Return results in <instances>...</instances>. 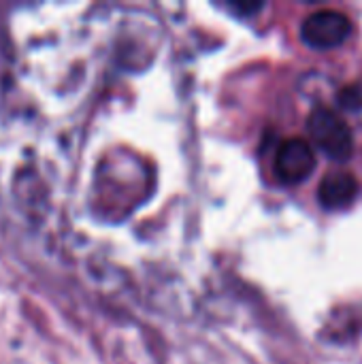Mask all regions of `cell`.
Returning a JSON list of instances; mask_svg holds the SVG:
<instances>
[{"label":"cell","mask_w":362,"mask_h":364,"mask_svg":"<svg viewBox=\"0 0 362 364\" xmlns=\"http://www.w3.org/2000/svg\"><path fill=\"white\" fill-rule=\"evenodd\" d=\"M307 130L314 143L335 162H346L354 154V134L348 122L329 107H316L309 113Z\"/></svg>","instance_id":"cell-1"},{"label":"cell","mask_w":362,"mask_h":364,"mask_svg":"<svg viewBox=\"0 0 362 364\" xmlns=\"http://www.w3.org/2000/svg\"><path fill=\"white\" fill-rule=\"evenodd\" d=\"M352 34V21L346 13L322 9L305 17L301 23V38L312 49H335Z\"/></svg>","instance_id":"cell-2"},{"label":"cell","mask_w":362,"mask_h":364,"mask_svg":"<svg viewBox=\"0 0 362 364\" xmlns=\"http://www.w3.org/2000/svg\"><path fill=\"white\" fill-rule=\"evenodd\" d=\"M316 151L309 141L294 136L286 139L275 154V175L286 186L303 183L316 168Z\"/></svg>","instance_id":"cell-3"},{"label":"cell","mask_w":362,"mask_h":364,"mask_svg":"<svg viewBox=\"0 0 362 364\" xmlns=\"http://www.w3.org/2000/svg\"><path fill=\"white\" fill-rule=\"evenodd\" d=\"M358 179L348 173V171H335L331 175H326L318 188V198L322 203V207L337 211V209H346L350 207L356 196H358Z\"/></svg>","instance_id":"cell-4"},{"label":"cell","mask_w":362,"mask_h":364,"mask_svg":"<svg viewBox=\"0 0 362 364\" xmlns=\"http://www.w3.org/2000/svg\"><path fill=\"white\" fill-rule=\"evenodd\" d=\"M230 9L237 11V13H256V11L262 9V4H256V2H252V4H230Z\"/></svg>","instance_id":"cell-5"}]
</instances>
